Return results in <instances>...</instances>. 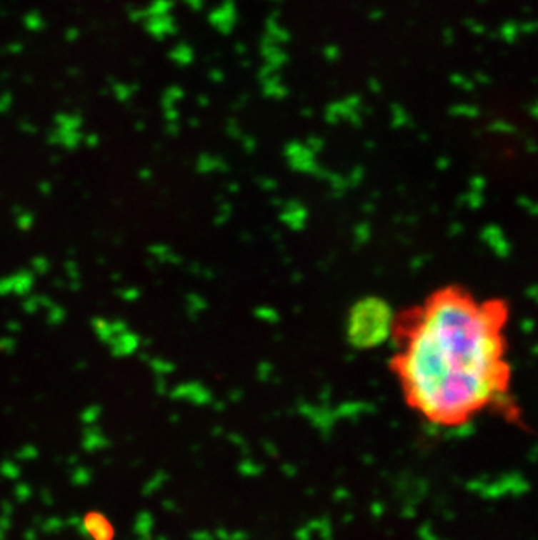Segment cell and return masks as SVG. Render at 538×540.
<instances>
[{
    "label": "cell",
    "mask_w": 538,
    "mask_h": 540,
    "mask_svg": "<svg viewBox=\"0 0 538 540\" xmlns=\"http://www.w3.org/2000/svg\"><path fill=\"white\" fill-rule=\"evenodd\" d=\"M510 324L509 301L462 284L439 285L397 311L388 364L406 408L439 430L484 416L519 421Z\"/></svg>",
    "instance_id": "obj_1"
}]
</instances>
